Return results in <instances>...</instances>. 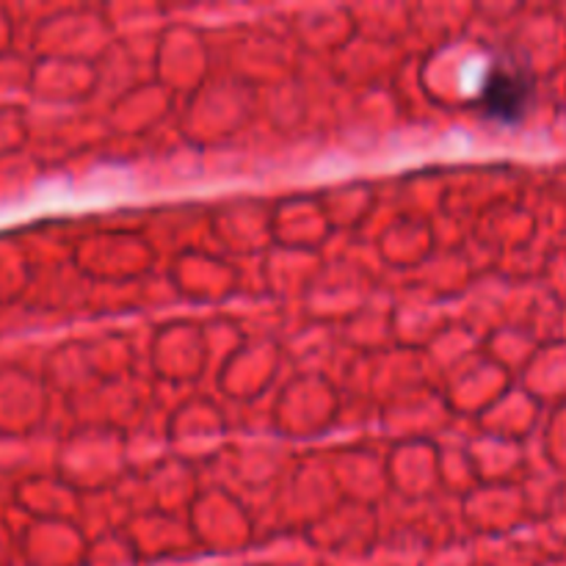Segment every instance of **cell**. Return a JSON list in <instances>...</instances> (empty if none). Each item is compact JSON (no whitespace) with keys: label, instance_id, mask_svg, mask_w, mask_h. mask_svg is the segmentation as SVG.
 Masks as SVG:
<instances>
[{"label":"cell","instance_id":"1","mask_svg":"<svg viewBox=\"0 0 566 566\" xmlns=\"http://www.w3.org/2000/svg\"><path fill=\"white\" fill-rule=\"evenodd\" d=\"M534 99V75L528 66L514 61H497L486 70L479 88L481 114L497 122H520Z\"/></svg>","mask_w":566,"mask_h":566}]
</instances>
